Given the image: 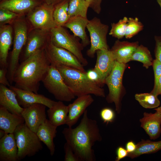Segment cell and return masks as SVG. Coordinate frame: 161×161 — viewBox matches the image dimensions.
Here are the masks:
<instances>
[{
	"label": "cell",
	"instance_id": "2e32d148",
	"mask_svg": "<svg viewBox=\"0 0 161 161\" xmlns=\"http://www.w3.org/2000/svg\"><path fill=\"white\" fill-rule=\"evenodd\" d=\"M96 53L97 59L94 69L98 73L104 84L113 69L115 60L110 49L98 50Z\"/></svg>",
	"mask_w": 161,
	"mask_h": 161
},
{
	"label": "cell",
	"instance_id": "ee69618b",
	"mask_svg": "<svg viewBox=\"0 0 161 161\" xmlns=\"http://www.w3.org/2000/svg\"><path fill=\"white\" fill-rule=\"evenodd\" d=\"M151 92L157 96L161 95V76L158 80L156 86Z\"/></svg>",
	"mask_w": 161,
	"mask_h": 161
},
{
	"label": "cell",
	"instance_id": "5bb4252c",
	"mask_svg": "<svg viewBox=\"0 0 161 161\" xmlns=\"http://www.w3.org/2000/svg\"><path fill=\"white\" fill-rule=\"evenodd\" d=\"M9 88L15 92L19 105L24 108L35 103L43 104L50 108L55 102L41 94L21 89L11 85Z\"/></svg>",
	"mask_w": 161,
	"mask_h": 161
},
{
	"label": "cell",
	"instance_id": "7bdbcfd3",
	"mask_svg": "<svg viewBox=\"0 0 161 161\" xmlns=\"http://www.w3.org/2000/svg\"><path fill=\"white\" fill-rule=\"evenodd\" d=\"M136 148V144L132 140L128 142L126 145V148L129 153L134 151Z\"/></svg>",
	"mask_w": 161,
	"mask_h": 161
},
{
	"label": "cell",
	"instance_id": "484cf974",
	"mask_svg": "<svg viewBox=\"0 0 161 161\" xmlns=\"http://www.w3.org/2000/svg\"><path fill=\"white\" fill-rule=\"evenodd\" d=\"M68 112V106L65 105L62 101H55L47 111L49 120L57 127L66 124Z\"/></svg>",
	"mask_w": 161,
	"mask_h": 161
},
{
	"label": "cell",
	"instance_id": "b9f144b4",
	"mask_svg": "<svg viewBox=\"0 0 161 161\" xmlns=\"http://www.w3.org/2000/svg\"><path fill=\"white\" fill-rule=\"evenodd\" d=\"M128 152L126 148L122 146L118 147L116 151L117 156L115 161H119L121 159L127 157Z\"/></svg>",
	"mask_w": 161,
	"mask_h": 161
},
{
	"label": "cell",
	"instance_id": "c3c4849f",
	"mask_svg": "<svg viewBox=\"0 0 161 161\" xmlns=\"http://www.w3.org/2000/svg\"><path fill=\"white\" fill-rule=\"evenodd\" d=\"M161 9V0H156Z\"/></svg>",
	"mask_w": 161,
	"mask_h": 161
},
{
	"label": "cell",
	"instance_id": "cb8c5ba5",
	"mask_svg": "<svg viewBox=\"0 0 161 161\" xmlns=\"http://www.w3.org/2000/svg\"><path fill=\"white\" fill-rule=\"evenodd\" d=\"M57 127L46 119L40 126L36 132L40 140L47 146L52 156L55 151L53 140L56 135Z\"/></svg>",
	"mask_w": 161,
	"mask_h": 161
},
{
	"label": "cell",
	"instance_id": "7dc6e473",
	"mask_svg": "<svg viewBox=\"0 0 161 161\" xmlns=\"http://www.w3.org/2000/svg\"><path fill=\"white\" fill-rule=\"evenodd\" d=\"M6 132L3 130H0V139L5 134Z\"/></svg>",
	"mask_w": 161,
	"mask_h": 161
},
{
	"label": "cell",
	"instance_id": "f35d334b",
	"mask_svg": "<svg viewBox=\"0 0 161 161\" xmlns=\"http://www.w3.org/2000/svg\"><path fill=\"white\" fill-rule=\"evenodd\" d=\"M155 47L154 50L155 59L161 63V36L155 35Z\"/></svg>",
	"mask_w": 161,
	"mask_h": 161
},
{
	"label": "cell",
	"instance_id": "d590c367",
	"mask_svg": "<svg viewBox=\"0 0 161 161\" xmlns=\"http://www.w3.org/2000/svg\"><path fill=\"white\" fill-rule=\"evenodd\" d=\"M65 152L64 161H80L70 145L66 142L64 145Z\"/></svg>",
	"mask_w": 161,
	"mask_h": 161
},
{
	"label": "cell",
	"instance_id": "277c9868",
	"mask_svg": "<svg viewBox=\"0 0 161 161\" xmlns=\"http://www.w3.org/2000/svg\"><path fill=\"white\" fill-rule=\"evenodd\" d=\"M10 25L13 29V46L8 63L7 77L12 84L15 72L19 65L20 54L31 28L24 15L19 16Z\"/></svg>",
	"mask_w": 161,
	"mask_h": 161
},
{
	"label": "cell",
	"instance_id": "44dd1931",
	"mask_svg": "<svg viewBox=\"0 0 161 161\" xmlns=\"http://www.w3.org/2000/svg\"><path fill=\"white\" fill-rule=\"evenodd\" d=\"M0 106L12 114L22 116L24 108L19 105L16 93L10 88L1 84L0 85Z\"/></svg>",
	"mask_w": 161,
	"mask_h": 161
},
{
	"label": "cell",
	"instance_id": "9a60e30c",
	"mask_svg": "<svg viewBox=\"0 0 161 161\" xmlns=\"http://www.w3.org/2000/svg\"><path fill=\"white\" fill-rule=\"evenodd\" d=\"M94 101L91 95H88L78 97L72 103L68 105L69 112L66 124L68 127H72L77 123L86 109Z\"/></svg>",
	"mask_w": 161,
	"mask_h": 161
},
{
	"label": "cell",
	"instance_id": "e575fe53",
	"mask_svg": "<svg viewBox=\"0 0 161 161\" xmlns=\"http://www.w3.org/2000/svg\"><path fill=\"white\" fill-rule=\"evenodd\" d=\"M100 115L103 122L107 124L113 122L115 117V114L114 111L108 107L102 109L100 111Z\"/></svg>",
	"mask_w": 161,
	"mask_h": 161
},
{
	"label": "cell",
	"instance_id": "ac0fdd59",
	"mask_svg": "<svg viewBox=\"0 0 161 161\" xmlns=\"http://www.w3.org/2000/svg\"><path fill=\"white\" fill-rule=\"evenodd\" d=\"M139 45L138 41L130 42L117 39L110 50L115 61L126 64L131 61L133 53Z\"/></svg>",
	"mask_w": 161,
	"mask_h": 161
},
{
	"label": "cell",
	"instance_id": "60d3db41",
	"mask_svg": "<svg viewBox=\"0 0 161 161\" xmlns=\"http://www.w3.org/2000/svg\"><path fill=\"white\" fill-rule=\"evenodd\" d=\"M7 68H1L0 69V83L10 87L11 85L7 77Z\"/></svg>",
	"mask_w": 161,
	"mask_h": 161
},
{
	"label": "cell",
	"instance_id": "4dcf8cb0",
	"mask_svg": "<svg viewBox=\"0 0 161 161\" xmlns=\"http://www.w3.org/2000/svg\"><path fill=\"white\" fill-rule=\"evenodd\" d=\"M157 96L151 92L135 95V99L143 107L146 109L156 108L159 106L160 101Z\"/></svg>",
	"mask_w": 161,
	"mask_h": 161
},
{
	"label": "cell",
	"instance_id": "1f68e13d",
	"mask_svg": "<svg viewBox=\"0 0 161 161\" xmlns=\"http://www.w3.org/2000/svg\"><path fill=\"white\" fill-rule=\"evenodd\" d=\"M144 25L137 17H129L128 18L125 37L130 39L142 30Z\"/></svg>",
	"mask_w": 161,
	"mask_h": 161
},
{
	"label": "cell",
	"instance_id": "ab89813d",
	"mask_svg": "<svg viewBox=\"0 0 161 161\" xmlns=\"http://www.w3.org/2000/svg\"><path fill=\"white\" fill-rule=\"evenodd\" d=\"M88 3L89 7L97 14L100 13L102 0H86Z\"/></svg>",
	"mask_w": 161,
	"mask_h": 161
},
{
	"label": "cell",
	"instance_id": "8fae6325",
	"mask_svg": "<svg viewBox=\"0 0 161 161\" xmlns=\"http://www.w3.org/2000/svg\"><path fill=\"white\" fill-rule=\"evenodd\" d=\"M44 49L51 64L64 66L86 72L84 66L74 54L65 49L55 46L50 40Z\"/></svg>",
	"mask_w": 161,
	"mask_h": 161
},
{
	"label": "cell",
	"instance_id": "7c38bea8",
	"mask_svg": "<svg viewBox=\"0 0 161 161\" xmlns=\"http://www.w3.org/2000/svg\"><path fill=\"white\" fill-rule=\"evenodd\" d=\"M50 40V31L31 29L20 54L19 61H23L37 51L45 49Z\"/></svg>",
	"mask_w": 161,
	"mask_h": 161
},
{
	"label": "cell",
	"instance_id": "ba28073f",
	"mask_svg": "<svg viewBox=\"0 0 161 161\" xmlns=\"http://www.w3.org/2000/svg\"><path fill=\"white\" fill-rule=\"evenodd\" d=\"M126 67V64L115 61L112 71L105 80L109 90L106 100L108 103H114L115 110L118 114L121 111L122 79Z\"/></svg>",
	"mask_w": 161,
	"mask_h": 161
},
{
	"label": "cell",
	"instance_id": "6da1fadb",
	"mask_svg": "<svg viewBox=\"0 0 161 161\" xmlns=\"http://www.w3.org/2000/svg\"><path fill=\"white\" fill-rule=\"evenodd\" d=\"M67 142L80 161H94L92 147L102 137L97 121L89 118L86 110L79 124L74 128H65L62 131Z\"/></svg>",
	"mask_w": 161,
	"mask_h": 161
},
{
	"label": "cell",
	"instance_id": "5b68a950",
	"mask_svg": "<svg viewBox=\"0 0 161 161\" xmlns=\"http://www.w3.org/2000/svg\"><path fill=\"white\" fill-rule=\"evenodd\" d=\"M13 134L18 148V161L26 157L32 156L42 149L41 141L36 133L25 123L18 126Z\"/></svg>",
	"mask_w": 161,
	"mask_h": 161
},
{
	"label": "cell",
	"instance_id": "4fadbf2b",
	"mask_svg": "<svg viewBox=\"0 0 161 161\" xmlns=\"http://www.w3.org/2000/svg\"><path fill=\"white\" fill-rule=\"evenodd\" d=\"M46 107L43 104L35 103L24 108L22 112L25 124L36 133L40 126L47 119Z\"/></svg>",
	"mask_w": 161,
	"mask_h": 161
},
{
	"label": "cell",
	"instance_id": "bcb514c9",
	"mask_svg": "<svg viewBox=\"0 0 161 161\" xmlns=\"http://www.w3.org/2000/svg\"><path fill=\"white\" fill-rule=\"evenodd\" d=\"M154 110L161 115V106L154 109Z\"/></svg>",
	"mask_w": 161,
	"mask_h": 161
},
{
	"label": "cell",
	"instance_id": "d4e9b609",
	"mask_svg": "<svg viewBox=\"0 0 161 161\" xmlns=\"http://www.w3.org/2000/svg\"><path fill=\"white\" fill-rule=\"evenodd\" d=\"M22 116L12 113L0 106V129L6 133H13L18 126L24 123Z\"/></svg>",
	"mask_w": 161,
	"mask_h": 161
},
{
	"label": "cell",
	"instance_id": "7a4b0ae2",
	"mask_svg": "<svg viewBox=\"0 0 161 161\" xmlns=\"http://www.w3.org/2000/svg\"><path fill=\"white\" fill-rule=\"evenodd\" d=\"M51 65L44 49L37 51L19 64L13 78L15 86L38 93Z\"/></svg>",
	"mask_w": 161,
	"mask_h": 161
},
{
	"label": "cell",
	"instance_id": "d6a6232c",
	"mask_svg": "<svg viewBox=\"0 0 161 161\" xmlns=\"http://www.w3.org/2000/svg\"><path fill=\"white\" fill-rule=\"evenodd\" d=\"M128 18L125 16L117 22L112 23L109 34L119 40L125 37Z\"/></svg>",
	"mask_w": 161,
	"mask_h": 161
},
{
	"label": "cell",
	"instance_id": "e0dca14e",
	"mask_svg": "<svg viewBox=\"0 0 161 161\" xmlns=\"http://www.w3.org/2000/svg\"><path fill=\"white\" fill-rule=\"evenodd\" d=\"M44 2L43 0H0V9L26 15Z\"/></svg>",
	"mask_w": 161,
	"mask_h": 161
},
{
	"label": "cell",
	"instance_id": "f546056e",
	"mask_svg": "<svg viewBox=\"0 0 161 161\" xmlns=\"http://www.w3.org/2000/svg\"><path fill=\"white\" fill-rule=\"evenodd\" d=\"M89 7V3L86 0H69L68 13L70 17L79 16L87 18Z\"/></svg>",
	"mask_w": 161,
	"mask_h": 161
},
{
	"label": "cell",
	"instance_id": "f6af8a7d",
	"mask_svg": "<svg viewBox=\"0 0 161 161\" xmlns=\"http://www.w3.org/2000/svg\"><path fill=\"white\" fill-rule=\"evenodd\" d=\"M44 2L47 4L54 6L64 0H43Z\"/></svg>",
	"mask_w": 161,
	"mask_h": 161
},
{
	"label": "cell",
	"instance_id": "ffe728a7",
	"mask_svg": "<svg viewBox=\"0 0 161 161\" xmlns=\"http://www.w3.org/2000/svg\"><path fill=\"white\" fill-rule=\"evenodd\" d=\"M13 31L12 25L0 26V65L1 68H8V52L13 42Z\"/></svg>",
	"mask_w": 161,
	"mask_h": 161
},
{
	"label": "cell",
	"instance_id": "30bf717a",
	"mask_svg": "<svg viewBox=\"0 0 161 161\" xmlns=\"http://www.w3.org/2000/svg\"><path fill=\"white\" fill-rule=\"evenodd\" d=\"M54 6L44 2L26 15L31 29L50 31L56 27L53 17Z\"/></svg>",
	"mask_w": 161,
	"mask_h": 161
},
{
	"label": "cell",
	"instance_id": "8d00e7d4",
	"mask_svg": "<svg viewBox=\"0 0 161 161\" xmlns=\"http://www.w3.org/2000/svg\"><path fill=\"white\" fill-rule=\"evenodd\" d=\"M86 74L89 79L101 87L103 84L101 80L100 75L94 68L90 69L86 72Z\"/></svg>",
	"mask_w": 161,
	"mask_h": 161
},
{
	"label": "cell",
	"instance_id": "8992f818",
	"mask_svg": "<svg viewBox=\"0 0 161 161\" xmlns=\"http://www.w3.org/2000/svg\"><path fill=\"white\" fill-rule=\"evenodd\" d=\"M50 40L55 46L65 49L74 54L85 66L88 62L83 55L84 47L80 39L71 34L63 27H56L50 31Z\"/></svg>",
	"mask_w": 161,
	"mask_h": 161
},
{
	"label": "cell",
	"instance_id": "d6986e66",
	"mask_svg": "<svg viewBox=\"0 0 161 161\" xmlns=\"http://www.w3.org/2000/svg\"><path fill=\"white\" fill-rule=\"evenodd\" d=\"M140 122V127L144 129L150 139L155 140L160 137L161 134V115L158 112H144Z\"/></svg>",
	"mask_w": 161,
	"mask_h": 161
},
{
	"label": "cell",
	"instance_id": "836d02e7",
	"mask_svg": "<svg viewBox=\"0 0 161 161\" xmlns=\"http://www.w3.org/2000/svg\"><path fill=\"white\" fill-rule=\"evenodd\" d=\"M19 16L9 10L0 9V26L11 24Z\"/></svg>",
	"mask_w": 161,
	"mask_h": 161
},
{
	"label": "cell",
	"instance_id": "4316f807",
	"mask_svg": "<svg viewBox=\"0 0 161 161\" xmlns=\"http://www.w3.org/2000/svg\"><path fill=\"white\" fill-rule=\"evenodd\" d=\"M161 150V140L158 141L149 140H141L136 144L135 150L128 153L127 157L131 159L137 158L144 154L155 153Z\"/></svg>",
	"mask_w": 161,
	"mask_h": 161
},
{
	"label": "cell",
	"instance_id": "603a6c76",
	"mask_svg": "<svg viewBox=\"0 0 161 161\" xmlns=\"http://www.w3.org/2000/svg\"><path fill=\"white\" fill-rule=\"evenodd\" d=\"M18 148L13 133H6L0 139V161H17Z\"/></svg>",
	"mask_w": 161,
	"mask_h": 161
},
{
	"label": "cell",
	"instance_id": "7402d4cb",
	"mask_svg": "<svg viewBox=\"0 0 161 161\" xmlns=\"http://www.w3.org/2000/svg\"><path fill=\"white\" fill-rule=\"evenodd\" d=\"M89 20L87 18L80 16H75L70 17L63 27L69 29L73 34L81 40L84 47L90 44V40L86 31Z\"/></svg>",
	"mask_w": 161,
	"mask_h": 161
},
{
	"label": "cell",
	"instance_id": "74e56055",
	"mask_svg": "<svg viewBox=\"0 0 161 161\" xmlns=\"http://www.w3.org/2000/svg\"><path fill=\"white\" fill-rule=\"evenodd\" d=\"M154 74V85L156 86L158 80L161 76V63L157 59L153 60L152 65Z\"/></svg>",
	"mask_w": 161,
	"mask_h": 161
},
{
	"label": "cell",
	"instance_id": "52a82bcc",
	"mask_svg": "<svg viewBox=\"0 0 161 161\" xmlns=\"http://www.w3.org/2000/svg\"><path fill=\"white\" fill-rule=\"evenodd\" d=\"M42 82L45 88L59 101L69 102L75 96L65 83L56 66L51 64Z\"/></svg>",
	"mask_w": 161,
	"mask_h": 161
},
{
	"label": "cell",
	"instance_id": "9c48e42d",
	"mask_svg": "<svg viewBox=\"0 0 161 161\" xmlns=\"http://www.w3.org/2000/svg\"><path fill=\"white\" fill-rule=\"evenodd\" d=\"M86 28L90 37V47L86 51L89 57L94 58L98 50L109 49L107 40V25L102 23L100 19L95 17L89 20Z\"/></svg>",
	"mask_w": 161,
	"mask_h": 161
},
{
	"label": "cell",
	"instance_id": "3957f363",
	"mask_svg": "<svg viewBox=\"0 0 161 161\" xmlns=\"http://www.w3.org/2000/svg\"><path fill=\"white\" fill-rule=\"evenodd\" d=\"M55 66L65 83L75 96L93 95L97 97H105L104 89L89 79L86 72L64 66Z\"/></svg>",
	"mask_w": 161,
	"mask_h": 161
},
{
	"label": "cell",
	"instance_id": "83f0119b",
	"mask_svg": "<svg viewBox=\"0 0 161 161\" xmlns=\"http://www.w3.org/2000/svg\"><path fill=\"white\" fill-rule=\"evenodd\" d=\"M69 0H64L54 6L53 17L56 27H64L70 18L68 9Z\"/></svg>",
	"mask_w": 161,
	"mask_h": 161
},
{
	"label": "cell",
	"instance_id": "f1b7e54d",
	"mask_svg": "<svg viewBox=\"0 0 161 161\" xmlns=\"http://www.w3.org/2000/svg\"><path fill=\"white\" fill-rule=\"evenodd\" d=\"M153 60L148 49L142 45H139L133 53L131 61H136L141 62L146 69L152 65Z\"/></svg>",
	"mask_w": 161,
	"mask_h": 161
}]
</instances>
